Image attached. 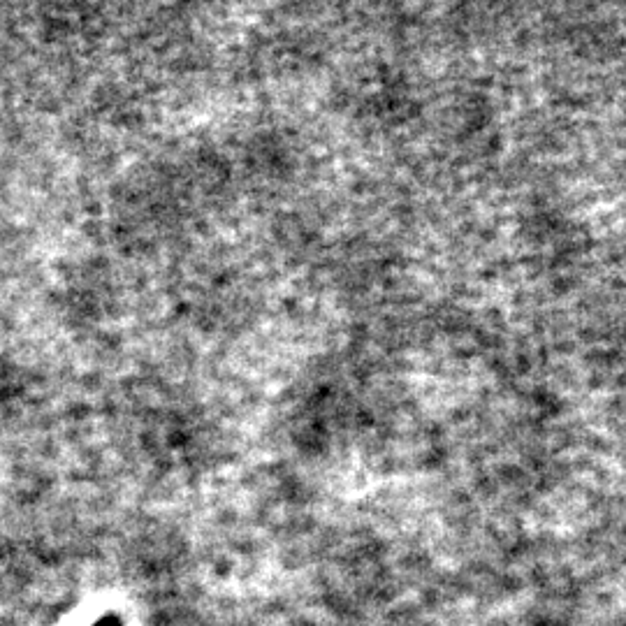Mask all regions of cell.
Wrapping results in <instances>:
<instances>
[{
    "label": "cell",
    "mask_w": 626,
    "mask_h": 626,
    "mask_svg": "<svg viewBox=\"0 0 626 626\" xmlns=\"http://www.w3.org/2000/svg\"><path fill=\"white\" fill-rule=\"evenodd\" d=\"M96 626H119V622H116L114 617H105V620H103V622H98Z\"/></svg>",
    "instance_id": "cell-1"
}]
</instances>
